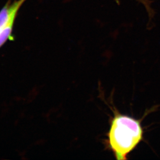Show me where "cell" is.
<instances>
[{"mask_svg": "<svg viewBox=\"0 0 160 160\" xmlns=\"http://www.w3.org/2000/svg\"><path fill=\"white\" fill-rule=\"evenodd\" d=\"M112 111L113 117L105 144L117 160H127L128 154L143 139L141 120L121 114L115 108Z\"/></svg>", "mask_w": 160, "mask_h": 160, "instance_id": "obj_1", "label": "cell"}, {"mask_svg": "<svg viewBox=\"0 0 160 160\" xmlns=\"http://www.w3.org/2000/svg\"><path fill=\"white\" fill-rule=\"evenodd\" d=\"M116 1H117V2H118H118H119V0H116Z\"/></svg>", "mask_w": 160, "mask_h": 160, "instance_id": "obj_2", "label": "cell"}]
</instances>
